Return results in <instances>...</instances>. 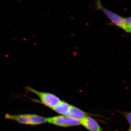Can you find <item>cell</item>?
<instances>
[{
    "label": "cell",
    "mask_w": 131,
    "mask_h": 131,
    "mask_svg": "<svg viewBox=\"0 0 131 131\" xmlns=\"http://www.w3.org/2000/svg\"><path fill=\"white\" fill-rule=\"evenodd\" d=\"M81 124L90 131H103L97 122L93 118L86 117L81 119Z\"/></svg>",
    "instance_id": "cell-5"
},
{
    "label": "cell",
    "mask_w": 131,
    "mask_h": 131,
    "mask_svg": "<svg viewBox=\"0 0 131 131\" xmlns=\"http://www.w3.org/2000/svg\"><path fill=\"white\" fill-rule=\"evenodd\" d=\"M95 4L96 9H100L104 13L112 23L118 27L122 28L126 32H131V28H129L127 25L125 18L107 9L103 6L100 1H96Z\"/></svg>",
    "instance_id": "cell-2"
},
{
    "label": "cell",
    "mask_w": 131,
    "mask_h": 131,
    "mask_svg": "<svg viewBox=\"0 0 131 131\" xmlns=\"http://www.w3.org/2000/svg\"><path fill=\"white\" fill-rule=\"evenodd\" d=\"M70 105L66 102L61 100L58 105L52 109L59 114L69 116Z\"/></svg>",
    "instance_id": "cell-6"
},
{
    "label": "cell",
    "mask_w": 131,
    "mask_h": 131,
    "mask_svg": "<svg viewBox=\"0 0 131 131\" xmlns=\"http://www.w3.org/2000/svg\"><path fill=\"white\" fill-rule=\"evenodd\" d=\"M6 119L14 121L20 124L30 125H38L47 122V118L35 114L11 115L6 114Z\"/></svg>",
    "instance_id": "cell-1"
},
{
    "label": "cell",
    "mask_w": 131,
    "mask_h": 131,
    "mask_svg": "<svg viewBox=\"0 0 131 131\" xmlns=\"http://www.w3.org/2000/svg\"><path fill=\"white\" fill-rule=\"evenodd\" d=\"M25 89L38 96L42 104L51 109L57 105L61 101L57 96L51 93L38 91L30 86H27Z\"/></svg>",
    "instance_id": "cell-3"
},
{
    "label": "cell",
    "mask_w": 131,
    "mask_h": 131,
    "mask_svg": "<svg viewBox=\"0 0 131 131\" xmlns=\"http://www.w3.org/2000/svg\"><path fill=\"white\" fill-rule=\"evenodd\" d=\"M128 131H131L130 128V129H129V130H128Z\"/></svg>",
    "instance_id": "cell-9"
},
{
    "label": "cell",
    "mask_w": 131,
    "mask_h": 131,
    "mask_svg": "<svg viewBox=\"0 0 131 131\" xmlns=\"http://www.w3.org/2000/svg\"><path fill=\"white\" fill-rule=\"evenodd\" d=\"M127 119L129 124V125L130 126L131 125V113H127L126 115Z\"/></svg>",
    "instance_id": "cell-8"
},
{
    "label": "cell",
    "mask_w": 131,
    "mask_h": 131,
    "mask_svg": "<svg viewBox=\"0 0 131 131\" xmlns=\"http://www.w3.org/2000/svg\"><path fill=\"white\" fill-rule=\"evenodd\" d=\"M47 122L64 127L76 126L81 124V120L66 115H58L47 118Z\"/></svg>",
    "instance_id": "cell-4"
},
{
    "label": "cell",
    "mask_w": 131,
    "mask_h": 131,
    "mask_svg": "<svg viewBox=\"0 0 131 131\" xmlns=\"http://www.w3.org/2000/svg\"><path fill=\"white\" fill-rule=\"evenodd\" d=\"M87 114L78 108L70 105L69 110V117L77 119H81L87 116Z\"/></svg>",
    "instance_id": "cell-7"
}]
</instances>
